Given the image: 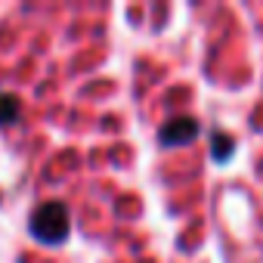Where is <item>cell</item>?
I'll return each instance as SVG.
<instances>
[{"label":"cell","instance_id":"6da1fadb","mask_svg":"<svg viewBox=\"0 0 263 263\" xmlns=\"http://www.w3.org/2000/svg\"><path fill=\"white\" fill-rule=\"evenodd\" d=\"M28 232L44 245H59L68 235V211L62 201H44L28 217Z\"/></svg>","mask_w":263,"mask_h":263},{"label":"cell","instance_id":"3957f363","mask_svg":"<svg viewBox=\"0 0 263 263\" xmlns=\"http://www.w3.org/2000/svg\"><path fill=\"white\" fill-rule=\"evenodd\" d=\"M232 149H235V140L232 137H226L223 130H214V137H211V155H214V161H229L232 158Z\"/></svg>","mask_w":263,"mask_h":263},{"label":"cell","instance_id":"277c9868","mask_svg":"<svg viewBox=\"0 0 263 263\" xmlns=\"http://www.w3.org/2000/svg\"><path fill=\"white\" fill-rule=\"evenodd\" d=\"M19 115V99L10 93H0V124H10Z\"/></svg>","mask_w":263,"mask_h":263},{"label":"cell","instance_id":"7a4b0ae2","mask_svg":"<svg viewBox=\"0 0 263 263\" xmlns=\"http://www.w3.org/2000/svg\"><path fill=\"white\" fill-rule=\"evenodd\" d=\"M198 121L195 118H189V115H183V118H171L164 127H161V134H158V143L161 146H167V149H174V146H189L195 137H198Z\"/></svg>","mask_w":263,"mask_h":263}]
</instances>
